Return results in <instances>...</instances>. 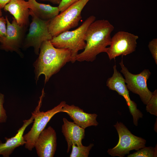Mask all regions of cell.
Listing matches in <instances>:
<instances>
[{
	"label": "cell",
	"instance_id": "cell-3",
	"mask_svg": "<svg viewBox=\"0 0 157 157\" xmlns=\"http://www.w3.org/2000/svg\"><path fill=\"white\" fill-rule=\"evenodd\" d=\"M95 19L94 16H90L76 29L63 32L53 37L50 40L51 42L56 48L69 49L72 53L71 62L74 63L78 51L84 49L85 47V38L87 31Z\"/></svg>",
	"mask_w": 157,
	"mask_h": 157
},
{
	"label": "cell",
	"instance_id": "cell-23",
	"mask_svg": "<svg viewBox=\"0 0 157 157\" xmlns=\"http://www.w3.org/2000/svg\"><path fill=\"white\" fill-rule=\"evenodd\" d=\"M6 34V21L4 17H0V42L5 38Z\"/></svg>",
	"mask_w": 157,
	"mask_h": 157
},
{
	"label": "cell",
	"instance_id": "cell-7",
	"mask_svg": "<svg viewBox=\"0 0 157 157\" xmlns=\"http://www.w3.org/2000/svg\"><path fill=\"white\" fill-rule=\"evenodd\" d=\"M29 14L32 17V22L22 46L24 49L33 47L35 54L38 55L42 42L46 41H50L53 38L48 29L50 20H44L40 19L30 9Z\"/></svg>",
	"mask_w": 157,
	"mask_h": 157
},
{
	"label": "cell",
	"instance_id": "cell-11",
	"mask_svg": "<svg viewBox=\"0 0 157 157\" xmlns=\"http://www.w3.org/2000/svg\"><path fill=\"white\" fill-rule=\"evenodd\" d=\"M5 19L6 34L5 38L0 42V49L7 51H15L20 54V49L23 46L26 28L19 26L13 17L11 23L7 16Z\"/></svg>",
	"mask_w": 157,
	"mask_h": 157
},
{
	"label": "cell",
	"instance_id": "cell-14",
	"mask_svg": "<svg viewBox=\"0 0 157 157\" xmlns=\"http://www.w3.org/2000/svg\"><path fill=\"white\" fill-rule=\"evenodd\" d=\"M34 118L33 115H32L29 119L23 120V124L15 135L10 138L5 137V142L3 143L0 140V155L3 157H9L16 148L25 144L24 133L27 127L33 122Z\"/></svg>",
	"mask_w": 157,
	"mask_h": 157
},
{
	"label": "cell",
	"instance_id": "cell-22",
	"mask_svg": "<svg viewBox=\"0 0 157 157\" xmlns=\"http://www.w3.org/2000/svg\"><path fill=\"white\" fill-rule=\"evenodd\" d=\"M148 47L156 64L157 65V39L154 38L149 42Z\"/></svg>",
	"mask_w": 157,
	"mask_h": 157
},
{
	"label": "cell",
	"instance_id": "cell-21",
	"mask_svg": "<svg viewBox=\"0 0 157 157\" xmlns=\"http://www.w3.org/2000/svg\"><path fill=\"white\" fill-rule=\"evenodd\" d=\"M4 102V96L0 93V124L5 123L7 116L6 111L3 107Z\"/></svg>",
	"mask_w": 157,
	"mask_h": 157
},
{
	"label": "cell",
	"instance_id": "cell-20",
	"mask_svg": "<svg viewBox=\"0 0 157 157\" xmlns=\"http://www.w3.org/2000/svg\"><path fill=\"white\" fill-rule=\"evenodd\" d=\"M146 110L147 112L157 116V90L152 92L151 96L147 104Z\"/></svg>",
	"mask_w": 157,
	"mask_h": 157
},
{
	"label": "cell",
	"instance_id": "cell-5",
	"mask_svg": "<svg viewBox=\"0 0 157 157\" xmlns=\"http://www.w3.org/2000/svg\"><path fill=\"white\" fill-rule=\"evenodd\" d=\"M44 89L40 97L38 104L35 110L32 113L34 116L33 123L30 130L23 135L26 143L25 148L31 151L34 148V144L41 132L45 129L51 118L56 114L60 112L61 110L66 103L65 101H61L58 105L52 109L46 112L40 111L42 101L44 96Z\"/></svg>",
	"mask_w": 157,
	"mask_h": 157
},
{
	"label": "cell",
	"instance_id": "cell-25",
	"mask_svg": "<svg viewBox=\"0 0 157 157\" xmlns=\"http://www.w3.org/2000/svg\"><path fill=\"white\" fill-rule=\"evenodd\" d=\"M10 0H0V9L4 8L5 5L8 3Z\"/></svg>",
	"mask_w": 157,
	"mask_h": 157
},
{
	"label": "cell",
	"instance_id": "cell-1",
	"mask_svg": "<svg viewBox=\"0 0 157 157\" xmlns=\"http://www.w3.org/2000/svg\"><path fill=\"white\" fill-rule=\"evenodd\" d=\"M114 27L108 21L101 19L95 21L89 26L85 40L84 50L78 53L76 60L79 62H93L99 53H106L111 43V34Z\"/></svg>",
	"mask_w": 157,
	"mask_h": 157
},
{
	"label": "cell",
	"instance_id": "cell-26",
	"mask_svg": "<svg viewBox=\"0 0 157 157\" xmlns=\"http://www.w3.org/2000/svg\"><path fill=\"white\" fill-rule=\"evenodd\" d=\"M44 1H49L55 4L59 5L61 2V0H40Z\"/></svg>",
	"mask_w": 157,
	"mask_h": 157
},
{
	"label": "cell",
	"instance_id": "cell-24",
	"mask_svg": "<svg viewBox=\"0 0 157 157\" xmlns=\"http://www.w3.org/2000/svg\"><path fill=\"white\" fill-rule=\"evenodd\" d=\"M80 0H61L58 6L60 12H62L74 3Z\"/></svg>",
	"mask_w": 157,
	"mask_h": 157
},
{
	"label": "cell",
	"instance_id": "cell-17",
	"mask_svg": "<svg viewBox=\"0 0 157 157\" xmlns=\"http://www.w3.org/2000/svg\"><path fill=\"white\" fill-rule=\"evenodd\" d=\"M29 9L38 18L50 20L58 15L60 12L58 7L38 2L35 0H28Z\"/></svg>",
	"mask_w": 157,
	"mask_h": 157
},
{
	"label": "cell",
	"instance_id": "cell-12",
	"mask_svg": "<svg viewBox=\"0 0 157 157\" xmlns=\"http://www.w3.org/2000/svg\"><path fill=\"white\" fill-rule=\"evenodd\" d=\"M56 134L49 126L40 134L35 141L34 147L39 157H53L57 147Z\"/></svg>",
	"mask_w": 157,
	"mask_h": 157
},
{
	"label": "cell",
	"instance_id": "cell-6",
	"mask_svg": "<svg viewBox=\"0 0 157 157\" xmlns=\"http://www.w3.org/2000/svg\"><path fill=\"white\" fill-rule=\"evenodd\" d=\"M114 126L117 131L119 140L115 147L107 151L111 156L123 157L131 150L137 151L145 146L146 140L133 134L122 122H117Z\"/></svg>",
	"mask_w": 157,
	"mask_h": 157
},
{
	"label": "cell",
	"instance_id": "cell-27",
	"mask_svg": "<svg viewBox=\"0 0 157 157\" xmlns=\"http://www.w3.org/2000/svg\"><path fill=\"white\" fill-rule=\"evenodd\" d=\"M157 118L156 119V121L155 124H154V129L155 131L157 132Z\"/></svg>",
	"mask_w": 157,
	"mask_h": 157
},
{
	"label": "cell",
	"instance_id": "cell-18",
	"mask_svg": "<svg viewBox=\"0 0 157 157\" xmlns=\"http://www.w3.org/2000/svg\"><path fill=\"white\" fill-rule=\"evenodd\" d=\"M93 144H90L86 146L82 145L76 146L73 144L72 146V150L70 155V157H88L90 151L94 146Z\"/></svg>",
	"mask_w": 157,
	"mask_h": 157
},
{
	"label": "cell",
	"instance_id": "cell-19",
	"mask_svg": "<svg viewBox=\"0 0 157 157\" xmlns=\"http://www.w3.org/2000/svg\"><path fill=\"white\" fill-rule=\"evenodd\" d=\"M157 156V144L154 147L145 146L137 150V151L128 155L127 157H156Z\"/></svg>",
	"mask_w": 157,
	"mask_h": 157
},
{
	"label": "cell",
	"instance_id": "cell-10",
	"mask_svg": "<svg viewBox=\"0 0 157 157\" xmlns=\"http://www.w3.org/2000/svg\"><path fill=\"white\" fill-rule=\"evenodd\" d=\"M113 73L112 76L108 78L106 85L110 90L116 91L125 99L130 113L133 118V122L135 126H137L139 119L143 117L142 113L137 108V105L130 99L129 90L125 84V79L117 70L116 66L113 67Z\"/></svg>",
	"mask_w": 157,
	"mask_h": 157
},
{
	"label": "cell",
	"instance_id": "cell-15",
	"mask_svg": "<svg viewBox=\"0 0 157 157\" xmlns=\"http://www.w3.org/2000/svg\"><path fill=\"white\" fill-rule=\"evenodd\" d=\"M62 132L67 141V152L70 151L73 144L82 145V140L85 136V129L79 126L74 122L69 121L65 118L63 119Z\"/></svg>",
	"mask_w": 157,
	"mask_h": 157
},
{
	"label": "cell",
	"instance_id": "cell-8",
	"mask_svg": "<svg viewBox=\"0 0 157 157\" xmlns=\"http://www.w3.org/2000/svg\"><path fill=\"white\" fill-rule=\"evenodd\" d=\"M122 69L121 72L124 75L125 82L128 90L138 95L143 103L146 105L151 98L152 92L148 89L147 81L151 72L148 69H144L137 74L130 72L124 65L122 58L119 63Z\"/></svg>",
	"mask_w": 157,
	"mask_h": 157
},
{
	"label": "cell",
	"instance_id": "cell-28",
	"mask_svg": "<svg viewBox=\"0 0 157 157\" xmlns=\"http://www.w3.org/2000/svg\"><path fill=\"white\" fill-rule=\"evenodd\" d=\"M2 13L1 11V10L0 9V17L2 16Z\"/></svg>",
	"mask_w": 157,
	"mask_h": 157
},
{
	"label": "cell",
	"instance_id": "cell-4",
	"mask_svg": "<svg viewBox=\"0 0 157 157\" xmlns=\"http://www.w3.org/2000/svg\"><path fill=\"white\" fill-rule=\"evenodd\" d=\"M90 0H80L50 20L48 29L52 37L78 26L82 18L81 12Z\"/></svg>",
	"mask_w": 157,
	"mask_h": 157
},
{
	"label": "cell",
	"instance_id": "cell-2",
	"mask_svg": "<svg viewBox=\"0 0 157 157\" xmlns=\"http://www.w3.org/2000/svg\"><path fill=\"white\" fill-rule=\"evenodd\" d=\"M40 51L39 56L33 64L35 79L37 83L40 76L43 74L46 84L67 63L71 62L72 53L68 49L55 47L49 40L42 42Z\"/></svg>",
	"mask_w": 157,
	"mask_h": 157
},
{
	"label": "cell",
	"instance_id": "cell-13",
	"mask_svg": "<svg viewBox=\"0 0 157 157\" xmlns=\"http://www.w3.org/2000/svg\"><path fill=\"white\" fill-rule=\"evenodd\" d=\"M61 112L67 113L75 124L84 129L92 126H97L99 124L97 114L87 113L74 105H69L66 103Z\"/></svg>",
	"mask_w": 157,
	"mask_h": 157
},
{
	"label": "cell",
	"instance_id": "cell-9",
	"mask_svg": "<svg viewBox=\"0 0 157 157\" xmlns=\"http://www.w3.org/2000/svg\"><path fill=\"white\" fill-rule=\"evenodd\" d=\"M138 36L124 31H119L111 38L106 53L110 60L120 56H126L135 50Z\"/></svg>",
	"mask_w": 157,
	"mask_h": 157
},
{
	"label": "cell",
	"instance_id": "cell-16",
	"mask_svg": "<svg viewBox=\"0 0 157 157\" xmlns=\"http://www.w3.org/2000/svg\"><path fill=\"white\" fill-rule=\"evenodd\" d=\"M4 10L13 16L20 26L26 28L29 23L30 15L28 2L25 0H10Z\"/></svg>",
	"mask_w": 157,
	"mask_h": 157
}]
</instances>
